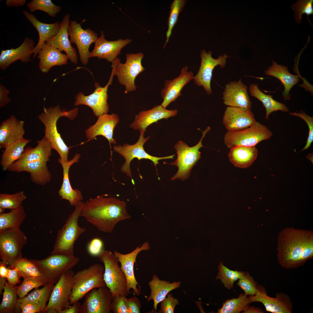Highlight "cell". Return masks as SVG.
Here are the masks:
<instances>
[{
	"label": "cell",
	"instance_id": "cell-54",
	"mask_svg": "<svg viewBox=\"0 0 313 313\" xmlns=\"http://www.w3.org/2000/svg\"><path fill=\"white\" fill-rule=\"evenodd\" d=\"M104 243L102 240L98 237L94 238L88 243L87 250L88 253L92 256H98L103 249Z\"/></svg>",
	"mask_w": 313,
	"mask_h": 313
},
{
	"label": "cell",
	"instance_id": "cell-18",
	"mask_svg": "<svg viewBox=\"0 0 313 313\" xmlns=\"http://www.w3.org/2000/svg\"><path fill=\"white\" fill-rule=\"evenodd\" d=\"M150 248L148 242L144 243L141 246L137 247L131 252L126 254H121L115 250L113 253L121 265V269L124 274L127 281V290L129 294L132 289L134 294L139 296L141 294L140 286L138 283L134 273V265L137 257L143 251Z\"/></svg>",
	"mask_w": 313,
	"mask_h": 313
},
{
	"label": "cell",
	"instance_id": "cell-40",
	"mask_svg": "<svg viewBox=\"0 0 313 313\" xmlns=\"http://www.w3.org/2000/svg\"><path fill=\"white\" fill-rule=\"evenodd\" d=\"M3 298L0 305V313H19L17 286H12L6 282L3 288Z\"/></svg>",
	"mask_w": 313,
	"mask_h": 313
},
{
	"label": "cell",
	"instance_id": "cell-8",
	"mask_svg": "<svg viewBox=\"0 0 313 313\" xmlns=\"http://www.w3.org/2000/svg\"><path fill=\"white\" fill-rule=\"evenodd\" d=\"M27 242V237L20 228L0 231V259L8 268L23 258L21 251Z\"/></svg>",
	"mask_w": 313,
	"mask_h": 313
},
{
	"label": "cell",
	"instance_id": "cell-63",
	"mask_svg": "<svg viewBox=\"0 0 313 313\" xmlns=\"http://www.w3.org/2000/svg\"><path fill=\"white\" fill-rule=\"evenodd\" d=\"M6 278L0 277V293H2V292L3 289L4 287L6 282Z\"/></svg>",
	"mask_w": 313,
	"mask_h": 313
},
{
	"label": "cell",
	"instance_id": "cell-20",
	"mask_svg": "<svg viewBox=\"0 0 313 313\" xmlns=\"http://www.w3.org/2000/svg\"><path fill=\"white\" fill-rule=\"evenodd\" d=\"M224 104L228 106L237 108L245 111H251L252 102L248 87L241 79L230 82L225 86L223 92Z\"/></svg>",
	"mask_w": 313,
	"mask_h": 313
},
{
	"label": "cell",
	"instance_id": "cell-61",
	"mask_svg": "<svg viewBox=\"0 0 313 313\" xmlns=\"http://www.w3.org/2000/svg\"><path fill=\"white\" fill-rule=\"evenodd\" d=\"M7 266L2 261L0 262V277L6 279L9 270V268L7 267Z\"/></svg>",
	"mask_w": 313,
	"mask_h": 313
},
{
	"label": "cell",
	"instance_id": "cell-24",
	"mask_svg": "<svg viewBox=\"0 0 313 313\" xmlns=\"http://www.w3.org/2000/svg\"><path fill=\"white\" fill-rule=\"evenodd\" d=\"M119 121V116L114 113L104 114L99 116L96 122L85 130L88 141L101 135L107 139L110 144H116V141L113 138V132Z\"/></svg>",
	"mask_w": 313,
	"mask_h": 313
},
{
	"label": "cell",
	"instance_id": "cell-41",
	"mask_svg": "<svg viewBox=\"0 0 313 313\" xmlns=\"http://www.w3.org/2000/svg\"><path fill=\"white\" fill-rule=\"evenodd\" d=\"M55 284L53 282H50L41 289H35L23 298H19L18 306L19 304L23 303L31 302L41 306L44 310L46 306V302L49 299Z\"/></svg>",
	"mask_w": 313,
	"mask_h": 313
},
{
	"label": "cell",
	"instance_id": "cell-36",
	"mask_svg": "<svg viewBox=\"0 0 313 313\" xmlns=\"http://www.w3.org/2000/svg\"><path fill=\"white\" fill-rule=\"evenodd\" d=\"M258 153L255 146H239L230 149L228 157L230 162L235 167L245 168L254 161Z\"/></svg>",
	"mask_w": 313,
	"mask_h": 313
},
{
	"label": "cell",
	"instance_id": "cell-22",
	"mask_svg": "<svg viewBox=\"0 0 313 313\" xmlns=\"http://www.w3.org/2000/svg\"><path fill=\"white\" fill-rule=\"evenodd\" d=\"M176 109L168 110L161 105L154 106L151 109L140 112L135 115L134 121L131 123L130 127L135 130H139L140 132L144 133L148 126L159 120L176 115Z\"/></svg>",
	"mask_w": 313,
	"mask_h": 313
},
{
	"label": "cell",
	"instance_id": "cell-16",
	"mask_svg": "<svg viewBox=\"0 0 313 313\" xmlns=\"http://www.w3.org/2000/svg\"><path fill=\"white\" fill-rule=\"evenodd\" d=\"M212 52L210 51L207 52L205 50H203L201 51L200 66L197 73L194 77L193 79L196 85L202 86L209 95L212 93L210 83L213 70L218 65H219L221 68H224L226 65V59L228 57L225 54L215 59L212 57Z\"/></svg>",
	"mask_w": 313,
	"mask_h": 313
},
{
	"label": "cell",
	"instance_id": "cell-9",
	"mask_svg": "<svg viewBox=\"0 0 313 313\" xmlns=\"http://www.w3.org/2000/svg\"><path fill=\"white\" fill-rule=\"evenodd\" d=\"M272 135L267 127L256 121L245 129L228 131L224 136V142L230 149L239 146L254 147L263 141L270 139Z\"/></svg>",
	"mask_w": 313,
	"mask_h": 313
},
{
	"label": "cell",
	"instance_id": "cell-33",
	"mask_svg": "<svg viewBox=\"0 0 313 313\" xmlns=\"http://www.w3.org/2000/svg\"><path fill=\"white\" fill-rule=\"evenodd\" d=\"M265 73L274 77L281 81L284 87L282 94L284 99L289 100L290 98V91L299 81V76L291 74L286 66L279 65L274 61L272 65L265 71Z\"/></svg>",
	"mask_w": 313,
	"mask_h": 313
},
{
	"label": "cell",
	"instance_id": "cell-59",
	"mask_svg": "<svg viewBox=\"0 0 313 313\" xmlns=\"http://www.w3.org/2000/svg\"><path fill=\"white\" fill-rule=\"evenodd\" d=\"M81 305L79 301L72 304L69 307L61 311L60 313H80Z\"/></svg>",
	"mask_w": 313,
	"mask_h": 313
},
{
	"label": "cell",
	"instance_id": "cell-11",
	"mask_svg": "<svg viewBox=\"0 0 313 313\" xmlns=\"http://www.w3.org/2000/svg\"><path fill=\"white\" fill-rule=\"evenodd\" d=\"M74 274V272L70 270L62 274L55 284L43 312L60 313L70 306V298L72 293Z\"/></svg>",
	"mask_w": 313,
	"mask_h": 313
},
{
	"label": "cell",
	"instance_id": "cell-44",
	"mask_svg": "<svg viewBox=\"0 0 313 313\" xmlns=\"http://www.w3.org/2000/svg\"><path fill=\"white\" fill-rule=\"evenodd\" d=\"M13 268L16 269L21 277L23 278L31 276L46 277L32 259L29 260L26 258H22L19 259L10 268Z\"/></svg>",
	"mask_w": 313,
	"mask_h": 313
},
{
	"label": "cell",
	"instance_id": "cell-6",
	"mask_svg": "<svg viewBox=\"0 0 313 313\" xmlns=\"http://www.w3.org/2000/svg\"><path fill=\"white\" fill-rule=\"evenodd\" d=\"M98 257L104 264L103 279L113 297L117 295L127 297L129 293L127 290L126 278L113 253L103 249Z\"/></svg>",
	"mask_w": 313,
	"mask_h": 313
},
{
	"label": "cell",
	"instance_id": "cell-50",
	"mask_svg": "<svg viewBox=\"0 0 313 313\" xmlns=\"http://www.w3.org/2000/svg\"><path fill=\"white\" fill-rule=\"evenodd\" d=\"M237 283L244 291L245 296H253L257 291L258 285L249 273L244 272Z\"/></svg>",
	"mask_w": 313,
	"mask_h": 313
},
{
	"label": "cell",
	"instance_id": "cell-42",
	"mask_svg": "<svg viewBox=\"0 0 313 313\" xmlns=\"http://www.w3.org/2000/svg\"><path fill=\"white\" fill-rule=\"evenodd\" d=\"M23 278L21 283L17 286V294L19 299L25 296L32 289L38 288L50 282H53L44 276H31Z\"/></svg>",
	"mask_w": 313,
	"mask_h": 313
},
{
	"label": "cell",
	"instance_id": "cell-13",
	"mask_svg": "<svg viewBox=\"0 0 313 313\" xmlns=\"http://www.w3.org/2000/svg\"><path fill=\"white\" fill-rule=\"evenodd\" d=\"M112 71L107 83L103 87L99 84L95 82V89L93 92L88 95H85L81 92H79L75 97L74 105H85L90 107L94 114L97 117L109 111V107L107 102L108 99V90L109 86L112 83L115 75V64L112 63Z\"/></svg>",
	"mask_w": 313,
	"mask_h": 313
},
{
	"label": "cell",
	"instance_id": "cell-26",
	"mask_svg": "<svg viewBox=\"0 0 313 313\" xmlns=\"http://www.w3.org/2000/svg\"><path fill=\"white\" fill-rule=\"evenodd\" d=\"M256 121L251 111H245L239 108L228 106L225 110L223 123L228 131L245 129Z\"/></svg>",
	"mask_w": 313,
	"mask_h": 313
},
{
	"label": "cell",
	"instance_id": "cell-37",
	"mask_svg": "<svg viewBox=\"0 0 313 313\" xmlns=\"http://www.w3.org/2000/svg\"><path fill=\"white\" fill-rule=\"evenodd\" d=\"M249 90L250 95L261 101L265 107L266 111V119L268 120L270 114L278 110L285 112L289 111V108L285 104L275 100L272 98V95H267L261 91L257 84H250Z\"/></svg>",
	"mask_w": 313,
	"mask_h": 313
},
{
	"label": "cell",
	"instance_id": "cell-32",
	"mask_svg": "<svg viewBox=\"0 0 313 313\" xmlns=\"http://www.w3.org/2000/svg\"><path fill=\"white\" fill-rule=\"evenodd\" d=\"M38 54L37 57L39 59V68L44 73L48 72L54 66L66 65L69 59L66 54L46 42Z\"/></svg>",
	"mask_w": 313,
	"mask_h": 313
},
{
	"label": "cell",
	"instance_id": "cell-64",
	"mask_svg": "<svg viewBox=\"0 0 313 313\" xmlns=\"http://www.w3.org/2000/svg\"><path fill=\"white\" fill-rule=\"evenodd\" d=\"M4 210V209H3V208H0V213H3Z\"/></svg>",
	"mask_w": 313,
	"mask_h": 313
},
{
	"label": "cell",
	"instance_id": "cell-62",
	"mask_svg": "<svg viewBox=\"0 0 313 313\" xmlns=\"http://www.w3.org/2000/svg\"><path fill=\"white\" fill-rule=\"evenodd\" d=\"M244 313H263L264 312L261 309L254 306L247 307L243 311Z\"/></svg>",
	"mask_w": 313,
	"mask_h": 313
},
{
	"label": "cell",
	"instance_id": "cell-48",
	"mask_svg": "<svg viewBox=\"0 0 313 313\" xmlns=\"http://www.w3.org/2000/svg\"><path fill=\"white\" fill-rule=\"evenodd\" d=\"M26 196L23 191L14 194H0V208L4 209H13L22 205Z\"/></svg>",
	"mask_w": 313,
	"mask_h": 313
},
{
	"label": "cell",
	"instance_id": "cell-7",
	"mask_svg": "<svg viewBox=\"0 0 313 313\" xmlns=\"http://www.w3.org/2000/svg\"><path fill=\"white\" fill-rule=\"evenodd\" d=\"M208 127L202 132V136L200 140L195 145L190 147L185 143L179 141L174 147L177 154V158L174 162L169 164L177 167L178 170L171 179V180L180 179L181 181L187 179L190 176L193 166L201 158V152L199 149L203 147L202 141L205 134L210 130Z\"/></svg>",
	"mask_w": 313,
	"mask_h": 313
},
{
	"label": "cell",
	"instance_id": "cell-15",
	"mask_svg": "<svg viewBox=\"0 0 313 313\" xmlns=\"http://www.w3.org/2000/svg\"><path fill=\"white\" fill-rule=\"evenodd\" d=\"M85 20L80 23L75 20L71 21L68 29L70 41L76 44L81 61L84 65L88 64L90 58V46L98 38L97 34L90 28L84 30L82 28L81 24Z\"/></svg>",
	"mask_w": 313,
	"mask_h": 313
},
{
	"label": "cell",
	"instance_id": "cell-25",
	"mask_svg": "<svg viewBox=\"0 0 313 313\" xmlns=\"http://www.w3.org/2000/svg\"><path fill=\"white\" fill-rule=\"evenodd\" d=\"M47 162L39 160L19 164L13 163L8 170L11 172H28L30 174L32 182L36 184L43 186L50 181L52 177L47 165Z\"/></svg>",
	"mask_w": 313,
	"mask_h": 313
},
{
	"label": "cell",
	"instance_id": "cell-21",
	"mask_svg": "<svg viewBox=\"0 0 313 313\" xmlns=\"http://www.w3.org/2000/svg\"><path fill=\"white\" fill-rule=\"evenodd\" d=\"M132 41V39L128 38L108 41L105 38L103 32L101 31L100 36L94 43L93 49L90 52L89 58L97 57L99 59H105L112 63L121 54L122 49Z\"/></svg>",
	"mask_w": 313,
	"mask_h": 313
},
{
	"label": "cell",
	"instance_id": "cell-27",
	"mask_svg": "<svg viewBox=\"0 0 313 313\" xmlns=\"http://www.w3.org/2000/svg\"><path fill=\"white\" fill-rule=\"evenodd\" d=\"M35 43L32 39L25 38L22 43L18 47L5 50H2L0 55V68L5 70L8 66L16 61L20 60L26 63L30 60Z\"/></svg>",
	"mask_w": 313,
	"mask_h": 313
},
{
	"label": "cell",
	"instance_id": "cell-52",
	"mask_svg": "<svg viewBox=\"0 0 313 313\" xmlns=\"http://www.w3.org/2000/svg\"><path fill=\"white\" fill-rule=\"evenodd\" d=\"M126 296L117 295L113 297L111 303V311L114 313H128Z\"/></svg>",
	"mask_w": 313,
	"mask_h": 313
},
{
	"label": "cell",
	"instance_id": "cell-57",
	"mask_svg": "<svg viewBox=\"0 0 313 313\" xmlns=\"http://www.w3.org/2000/svg\"><path fill=\"white\" fill-rule=\"evenodd\" d=\"M9 269V272L6 278L7 282L10 285L14 286L19 282L20 277L21 276L16 269Z\"/></svg>",
	"mask_w": 313,
	"mask_h": 313
},
{
	"label": "cell",
	"instance_id": "cell-49",
	"mask_svg": "<svg viewBox=\"0 0 313 313\" xmlns=\"http://www.w3.org/2000/svg\"><path fill=\"white\" fill-rule=\"evenodd\" d=\"M313 0H299L292 4V8L295 12V19L300 23L302 20V16L306 14L307 16L313 14Z\"/></svg>",
	"mask_w": 313,
	"mask_h": 313
},
{
	"label": "cell",
	"instance_id": "cell-1",
	"mask_svg": "<svg viewBox=\"0 0 313 313\" xmlns=\"http://www.w3.org/2000/svg\"><path fill=\"white\" fill-rule=\"evenodd\" d=\"M277 257L286 269L303 266L313 257V231L312 230L284 228L277 238Z\"/></svg>",
	"mask_w": 313,
	"mask_h": 313
},
{
	"label": "cell",
	"instance_id": "cell-30",
	"mask_svg": "<svg viewBox=\"0 0 313 313\" xmlns=\"http://www.w3.org/2000/svg\"><path fill=\"white\" fill-rule=\"evenodd\" d=\"M24 121L12 115L3 121L0 125V148L8 145L23 139Z\"/></svg>",
	"mask_w": 313,
	"mask_h": 313
},
{
	"label": "cell",
	"instance_id": "cell-39",
	"mask_svg": "<svg viewBox=\"0 0 313 313\" xmlns=\"http://www.w3.org/2000/svg\"><path fill=\"white\" fill-rule=\"evenodd\" d=\"M26 216L23 206L11 210L10 212L0 213V231L20 228Z\"/></svg>",
	"mask_w": 313,
	"mask_h": 313
},
{
	"label": "cell",
	"instance_id": "cell-38",
	"mask_svg": "<svg viewBox=\"0 0 313 313\" xmlns=\"http://www.w3.org/2000/svg\"><path fill=\"white\" fill-rule=\"evenodd\" d=\"M30 140L23 139L7 146L1 156L0 163L4 171L8 170L9 167L20 157L26 145Z\"/></svg>",
	"mask_w": 313,
	"mask_h": 313
},
{
	"label": "cell",
	"instance_id": "cell-3",
	"mask_svg": "<svg viewBox=\"0 0 313 313\" xmlns=\"http://www.w3.org/2000/svg\"><path fill=\"white\" fill-rule=\"evenodd\" d=\"M78 108L76 107L69 111H62L59 106L48 108L44 107L43 111L38 118L45 126L44 138L51 144L52 149L59 154L60 158L67 162L69 150L72 146L68 147L61 137L57 130V123L61 117H65L72 120L77 116Z\"/></svg>",
	"mask_w": 313,
	"mask_h": 313
},
{
	"label": "cell",
	"instance_id": "cell-17",
	"mask_svg": "<svg viewBox=\"0 0 313 313\" xmlns=\"http://www.w3.org/2000/svg\"><path fill=\"white\" fill-rule=\"evenodd\" d=\"M251 303L259 302L263 304L267 311L272 313H292L293 305L289 295L282 292L277 293L274 297L269 296L265 288L258 285L256 292L248 297Z\"/></svg>",
	"mask_w": 313,
	"mask_h": 313
},
{
	"label": "cell",
	"instance_id": "cell-60",
	"mask_svg": "<svg viewBox=\"0 0 313 313\" xmlns=\"http://www.w3.org/2000/svg\"><path fill=\"white\" fill-rule=\"evenodd\" d=\"M26 0H7L6 4L8 7L23 6L26 3Z\"/></svg>",
	"mask_w": 313,
	"mask_h": 313
},
{
	"label": "cell",
	"instance_id": "cell-58",
	"mask_svg": "<svg viewBox=\"0 0 313 313\" xmlns=\"http://www.w3.org/2000/svg\"><path fill=\"white\" fill-rule=\"evenodd\" d=\"M9 91L2 84H0V107L2 108L10 102L11 100L8 97Z\"/></svg>",
	"mask_w": 313,
	"mask_h": 313
},
{
	"label": "cell",
	"instance_id": "cell-35",
	"mask_svg": "<svg viewBox=\"0 0 313 313\" xmlns=\"http://www.w3.org/2000/svg\"><path fill=\"white\" fill-rule=\"evenodd\" d=\"M36 142L37 144L36 147H26L19 158L13 163L19 164L39 160L50 161L52 149L50 143L44 137Z\"/></svg>",
	"mask_w": 313,
	"mask_h": 313
},
{
	"label": "cell",
	"instance_id": "cell-34",
	"mask_svg": "<svg viewBox=\"0 0 313 313\" xmlns=\"http://www.w3.org/2000/svg\"><path fill=\"white\" fill-rule=\"evenodd\" d=\"M181 283L180 281L170 283V281L160 279L156 275H153L152 280L148 283L150 294L147 301L153 300V309L156 313L158 304L164 299L170 292L179 287Z\"/></svg>",
	"mask_w": 313,
	"mask_h": 313
},
{
	"label": "cell",
	"instance_id": "cell-51",
	"mask_svg": "<svg viewBox=\"0 0 313 313\" xmlns=\"http://www.w3.org/2000/svg\"><path fill=\"white\" fill-rule=\"evenodd\" d=\"M290 114L301 118L303 120L307 125L309 129V135L306 145L302 150L307 149L310 147L313 141V117L307 114L305 112L303 111L290 112Z\"/></svg>",
	"mask_w": 313,
	"mask_h": 313
},
{
	"label": "cell",
	"instance_id": "cell-14",
	"mask_svg": "<svg viewBox=\"0 0 313 313\" xmlns=\"http://www.w3.org/2000/svg\"><path fill=\"white\" fill-rule=\"evenodd\" d=\"M32 260L46 277L56 284L62 274L72 270L79 259L74 255L51 254L42 260Z\"/></svg>",
	"mask_w": 313,
	"mask_h": 313
},
{
	"label": "cell",
	"instance_id": "cell-47",
	"mask_svg": "<svg viewBox=\"0 0 313 313\" xmlns=\"http://www.w3.org/2000/svg\"><path fill=\"white\" fill-rule=\"evenodd\" d=\"M186 1L185 0H174L171 3L168 21V28L166 33V40L163 48L169 40L173 28L176 23L179 14L183 9Z\"/></svg>",
	"mask_w": 313,
	"mask_h": 313
},
{
	"label": "cell",
	"instance_id": "cell-10",
	"mask_svg": "<svg viewBox=\"0 0 313 313\" xmlns=\"http://www.w3.org/2000/svg\"><path fill=\"white\" fill-rule=\"evenodd\" d=\"M125 55L126 60L124 63H121L118 57L114 61L115 64V76L119 83L124 86L125 93L127 94L136 90L137 87L135 84V79L145 69L142 64L144 57L143 53H128Z\"/></svg>",
	"mask_w": 313,
	"mask_h": 313
},
{
	"label": "cell",
	"instance_id": "cell-56",
	"mask_svg": "<svg viewBox=\"0 0 313 313\" xmlns=\"http://www.w3.org/2000/svg\"><path fill=\"white\" fill-rule=\"evenodd\" d=\"M126 303L128 313H140L141 304L136 296L127 298Z\"/></svg>",
	"mask_w": 313,
	"mask_h": 313
},
{
	"label": "cell",
	"instance_id": "cell-2",
	"mask_svg": "<svg viewBox=\"0 0 313 313\" xmlns=\"http://www.w3.org/2000/svg\"><path fill=\"white\" fill-rule=\"evenodd\" d=\"M81 216L101 232L111 233L119 222L131 216L125 201L114 197L99 195L84 203Z\"/></svg>",
	"mask_w": 313,
	"mask_h": 313
},
{
	"label": "cell",
	"instance_id": "cell-4",
	"mask_svg": "<svg viewBox=\"0 0 313 313\" xmlns=\"http://www.w3.org/2000/svg\"><path fill=\"white\" fill-rule=\"evenodd\" d=\"M84 203L81 201L76 205L74 210L70 215L64 225L57 231L51 254L74 255V243L86 230V228L81 227L78 224V220L81 216Z\"/></svg>",
	"mask_w": 313,
	"mask_h": 313
},
{
	"label": "cell",
	"instance_id": "cell-12",
	"mask_svg": "<svg viewBox=\"0 0 313 313\" xmlns=\"http://www.w3.org/2000/svg\"><path fill=\"white\" fill-rule=\"evenodd\" d=\"M144 133L140 132L139 138L135 144L130 145L125 143L123 145H119L114 146L113 147L114 151L119 153L125 159V162L121 166V170L123 173L132 178L131 171L130 169V163L131 161L135 158L138 159H148L152 161L154 165L159 163V161L167 159H174L175 154L167 156L157 157L152 156L146 152L143 146L144 144L149 139L150 137L145 138Z\"/></svg>",
	"mask_w": 313,
	"mask_h": 313
},
{
	"label": "cell",
	"instance_id": "cell-45",
	"mask_svg": "<svg viewBox=\"0 0 313 313\" xmlns=\"http://www.w3.org/2000/svg\"><path fill=\"white\" fill-rule=\"evenodd\" d=\"M218 270L216 279L221 280L224 286L229 290L233 288L234 282L239 279L244 273L230 270L225 266L221 261L218 266Z\"/></svg>",
	"mask_w": 313,
	"mask_h": 313
},
{
	"label": "cell",
	"instance_id": "cell-43",
	"mask_svg": "<svg viewBox=\"0 0 313 313\" xmlns=\"http://www.w3.org/2000/svg\"><path fill=\"white\" fill-rule=\"evenodd\" d=\"M251 303L247 296L241 293L237 298L226 300L223 303L221 308L218 310L219 313H239L243 311Z\"/></svg>",
	"mask_w": 313,
	"mask_h": 313
},
{
	"label": "cell",
	"instance_id": "cell-29",
	"mask_svg": "<svg viewBox=\"0 0 313 313\" xmlns=\"http://www.w3.org/2000/svg\"><path fill=\"white\" fill-rule=\"evenodd\" d=\"M80 157V154L78 153L75 154L73 158L67 162L64 161L60 157L58 159L63 168V175L62 183L58 193L61 199L68 201L71 206H75L83 199L81 191L77 189H73L72 187L69 174L71 166L78 162Z\"/></svg>",
	"mask_w": 313,
	"mask_h": 313
},
{
	"label": "cell",
	"instance_id": "cell-28",
	"mask_svg": "<svg viewBox=\"0 0 313 313\" xmlns=\"http://www.w3.org/2000/svg\"><path fill=\"white\" fill-rule=\"evenodd\" d=\"M70 18V15L68 14L64 16L60 23V27L57 33L46 42L61 52L64 51L71 62L77 65L78 61L77 51L72 46L68 37Z\"/></svg>",
	"mask_w": 313,
	"mask_h": 313
},
{
	"label": "cell",
	"instance_id": "cell-53",
	"mask_svg": "<svg viewBox=\"0 0 313 313\" xmlns=\"http://www.w3.org/2000/svg\"><path fill=\"white\" fill-rule=\"evenodd\" d=\"M179 304L178 300L173 297L172 294L168 293L167 297L161 302L160 311L163 313H173L175 307Z\"/></svg>",
	"mask_w": 313,
	"mask_h": 313
},
{
	"label": "cell",
	"instance_id": "cell-46",
	"mask_svg": "<svg viewBox=\"0 0 313 313\" xmlns=\"http://www.w3.org/2000/svg\"><path fill=\"white\" fill-rule=\"evenodd\" d=\"M27 7L32 12L40 10L54 17L61 10L60 6L54 4L50 0H32L28 3Z\"/></svg>",
	"mask_w": 313,
	"mask_h": 313
},
{
	"label": "cell",
	"instance_id": "cell-31",
	"mask_svg": "<svg viewBox=\"0 0 313 313\" xmlns=\"http://www.w3.org/2000/svg\"><path fill=\"white\" fill-rule=\"evenodd\" d=\"M22 13L38 32V42L32 51L33 57H35L47 41L57 33L60 27V23L57 21L50 24L44 23L38 20L32 13L25 10L23 11Z\"/></svg>",
	"mask_w": 313,
	"mask_h": 313
},
{
	"label": "cell",
	"instance_id": "cell-23",
	"mask_svg": "<svg viewBox=\"0 0 313 313\" xmlns=\"http://www.w3.org/2000/svg\"><path fill=\"white\" fill-rule=\"evenodd\" d=\"M188 68L185 66L183 68L179 76L172 80H166L164 88L161 91L163 101L161 104L166 108L171 103L174 102L181 95V90L185 85L193 79L194 74L188 71Z\"/></svg>",
	"mask_w": 313,
	"mask_h": 313
},
{
	"label": "cell",
	"instance_id": "cell-19",
	"mask_svg": "<svg viewBox=\"0 0 313 313\" xmlns=\"http://www.w3.org/2000/svg\"><path fill=\"white\" fill-rule=\"evenodd\" d=\"M80 313H109L113 297L106 286L94 289L87 294Z\"/></svg>",
	"mask_w": 313,
	"mask_h": 313
},
{
	"label": "cell",
	"instance_id": "cell-55",
	"mask_svg": "<svg viewBox=\"0 0 313 313\" xmlns=\"http://www.w3.org/2000/svg\"><path fill=\"white\" fill-rule=\"evenodd\" d=\"M18 308L21 313H35L43 312L44 309L41 306L36 303L27 302L19 304Z\"/></svg>",
	"mask_w": 313,
	"mask_h": 313
},
{
	"label": "cell",
	"instance_id": "cell-5",
	"mask_svg": "<svg viewBox=\"0 0 313 313\" xmlns=\"http://www.w3.org/2000/svg\"><path fill=\"white\" fill-rule=\"evenodd\" d=\"M104 270L103 266L96 263L74 274L70 305L79 301L92 289L106 286L103 279Z\"/></svg>",
	"mask_w": 313,
	"mask_h": 313
}]
</instances>
